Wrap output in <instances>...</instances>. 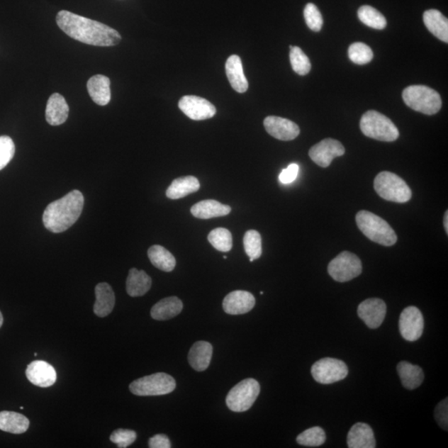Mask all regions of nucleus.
<instances>
[{"mask_svg":"<svg viewBox=\"0 0 448 448\" xmlns=\"http://www.w3.org/2000/svg\"><path fill=\"white\" fill-rule=\"evenodd\" d=\"M56 21L67 35L86 45L111 47L118 45L121 40V34L114 28L69 11L58 13Z\"/></svg>","mask_w":448,"mask_h":448,"instance_id":"nucleus-1","label":"nucleus"},{"mask_svg":"<svg viewBox=\"0 0 448 448\" xmlns=\"http://www.w3.org/2000/svg\"><path fill=\"white\" fill-rule=\"evenodd\" d=\"M84 207V194L79 191H72L48 204L43 213V224L52 233L65 232L79 220Z\"/></svg>","mask_w":448,"mask_h":448,"instance_id":"nucleus-2","label":"nucleus"},{"mask_svg":"<svg viewBox=\"0 0 448 448\" xmlns=\"http://www.w3.org/2000/svg\"><path fill=\"white\" fill-rule=\"evenodd\" d=\"M357 223L369 240L386 247L396 245L398 237L391 225L381 217L366 211L357 214Z\"/></svg>","mask_w":448,"mask_h":448,"instance_id":"nucleus-3","label":"nucleus"},{"mask_svg":"<svg viewBox=\"0 0 448 448\" xmlns=\"http://www.w3.org/2000/svg\"><path fill=\"white\" fill-rule=\"evenodd\" d=\"M405 104L421 113L432 116L437 113L442 107V99L438 92L427 86L415 85L403 91Z\"/></svg>","mask_w":448,"mask_h":448,"instance_id":"nucleus-4","label":"nucleus"},{"mask_svg":"<svg viewBox=\"0 0 448 448\" xmlns=\"http://www.w3.org/2000/svg\"><path fill=\"white\" fill-rule=\"evenodd\" d=\"M360 129L367 138L392 142L398 138L397 126L387 116L376 111H369L360 120Z\"/></svg>","mask_w":448,"mask_h":448,"instance_id":"nucleus-5","label":"nucleus"},{"mask_svg":"<svg viewBox=\"0 0 448 448\" xmlns=\"http://www.w3.org/2000/svg\"><path fill=\"white\" fill-rule=\"evenodd\" d=\"M374 188L382 198L387 201L403 203L410 201L412 191L398 175L383 172L374 179Z\"/></svg>","mask_w":448,"mask_h":448,"instance_id":"nucleus-6","label":"nucleus"},{"mask_svg":"<svg viewBox=\"0 0 448 448\" xmlns=\"http://www.w3.org/2000/svg\"><path fill=\"white\" fill-rule=\"evenodd\" d=\"M177 382L169 374L157 373L136 379L130 384V391L136 396H159L173 392Z\"/></svg>","mask_w":448,"mask_h":448,"instance_id":"nucleus-7","label":"nucleus"},{"mask_svg":"<svg viewBox=\"0 0 448 448\" xmlns=\"http://www.w3.org/2000/svg\"><path fill=\"white\" fill-rule=\"evenodd\" d=\"M260 393V386L254 379L238 383L228 393L226 403L233 412L242 413L250 409Z\"/></svg>","mask_w":448,"mask_h":448,"instance_id":"nucleus-8","label":"nucleus"},{"mask_svg":"<svg viewBox=\"0 0 448 448\" xmlns=\"http://www.w3.org/2000/svg\"><path fill=\"white\" fill-rule=\"evenodd\" d=\"M329 274L339 282L354 279L362 272V262L354 253L345 251L330 262Z\"/></svg>","mask_w":448,"mask_h":448,"instance_id":"nucleus-9","label":"nucleus"},{"mask_svg":"<svg viewBox=\"0 0 448 448\" xmlns=\"http://www.w3.org/2000/svg\"><path fill=\"white\" fill-rule=\"evenodd\" d=\"M347 365L342 360L334 358H323L311 367V374L316 382L323 384L334 383L348 376Z\"/></svg>","mask_w":448,"mask_h":448,"instance_id":"nucleus-10","label":"nucleus"},{"mask_svg":"<svg viewBox=\"0 0 448 448\" xmlns=\"http://www.w3.org/2000/svg\"><path fill=\"white\" fill-rule=\"evenodd\" d=\"M425 328V320L420 309L408 306L404 309L399 318V330L403 339L415 342L420 339Z\"/></svg>","mask_w":448,"mask_h":448,"instance_id":"nucleus-11","label":"nucleus"},{"mask_svg":"<svg viewBox=\"0 0 448 448\" xmlns=\"http://www.w3.org/2000/svg\"><path fill=\"white\" fill-rule=\"evenodd\" d=\"M179 109L194 121L211 119L216 114V108L211 101L197 96H184L179 101Z\"/></svg>","mask_w":448,"mask_h":448,"instance_id":"nucleus-12","label":"nucleus"},{"mask_svg":"<svg viewBox=\"0 0 448 448\" xmlns=\"http://www.w3.org/2000/svg\"><path fill=\"white\" fill-rule=\"evenodd\" d=\"M345 150L340 141L325 139L310 148L309 155L313 162L320 167H328L336 157H342Z\"/></svg>","mask_w":448,"mask_h":448,"instance_id":"nucleus-13","label":"nucleus"},{"mask_svg":"<svg viewBox=\"0 0 448 448\" xmlns=\"http://www.w3.org/2000/svg\"><path fill=\"white\" fill-rule=\"evenodd\" d=\"M386 304L381 299L369 298L358 306V315L370 329H376L383 323L386 315Z\"/></svg>","mask_w":448,"mask_h":448,"instance_id":"nucleus-14","label":"nucleus"},{"mask_svg":"<svg viewBox=\"0 0 448 448\" xmlns=\"http://www.w3.org/2000/svg\"><path fill=\"white\" fill-rule=\"evenodd\" d=\"M264 124L267 133L277 140L289 141L296 139L300 134L298 125L279 116H267Z\"/></svg>","mask_w":448,"mask_h":448,"instance_id":"nucleus-15","label":"nucleus"},{"mask_svg":"<svg viewBox=\"0 0 448 448\" xmlns=\"http://www.w3.org/2000/svg\"><path fill=\"white\" fill-rule=\"evenodd\" d=\"M26 376L34 386L47 388L53 386L57 381V372L50 364L43 360H35L28 365Z\"/></svg>","mask_w":448,"mask_h":448,"instance_id":"nucleus-16","label":"nucleus"},{"mask_svg":"<svg viewBox=\"0 0 448 448\" xmlns=\"http://www.w3.org/2000/svg\"><path fill=\"white\" fill-rule=\"evenodd\" d=\"M254 296L246 291H235L225 296L223 308L227 314L242 315L250 313L254 308Z\"/></svg>","mask_w":448,"mask_h":448,"instance_id":"nucleus-17","label":"nucleus"},{"mask_svg":"<svg viewBox=\"0 0 448 448\" xmlns=\"http://www.w3.org/2000/svg\"><path fill=\"white\" fill-rule=\"evenodd\" d=\"M347 444L349 448L376 447V440L372 428L366 423H355L348 433Z\"/></svg>","mask_w":448,"mask_h":448,"instance_id":"nucleus-18","label":"nucleus"},{"mask_svg":"<svg viewBox=\"0 0 448 448\" xmlns=\"http://www.w3.org/2000/svg\"><path fill=\"white\" fill-rule=\"evenodd\" d=\"M69 114V106L62 95L52 94L46 106V120L51 125H60L66 123Z\"/></svg>","mask_w":448,"mask_h":448,"instance_id":"nucleus-19","label":"nucleus"},{"mask_svg":"<svg viewBox=\"0 0 448 448\" xmlns=\"http://www.w3.org/2000/svg\"><path fill=\"white\" fill-rule=\"evenodd\" d=\"M96 303L94 313L99 318H106L113 310L116 297L113 290L109 284L101 282L95 289Z\"/></svg>","mask_w":448,"mask_h":448,"instance_id":"nucleus-20","label":"nucleus"},{"mask_svg":"<svg viewBox=\"0 0 448 448\" xmlns=\"http://www.w3.org/2000/svg\"><path fill=\"white\" fill-rule=\"evenodd\" d=\"M87 91L92 101L99 106H106L111 101V81L103 75L91 77L87 82Z\"/></svg>","mask_w":448,"mask_h":448,"instance_id":"nucleus-21","label":"nucleus"},{"mask_svg":"<svg viewBox=\"0 0 448 448\" xmlns=\"http://www.w3.org/2000/svg\"><path fill=\"white\" fill-rule=\"evenodd\" d=\"M226 74L233 89L240 94L246 92L248 89V82L243 72L241 58L237 55H232L226 62Z\"/></svg>","mask_w":448,"mask_h":448,"instance_id":"nucleus-22","label":"nucleus"},{"mask_svg":"<svg viewBox=\"0 0 448 448\" xmlns=\"http://www.w3.org/2000/svg\"><path fill=\"white\" fill-rule=\"evenodd\" d=\"M213 347L207 342L194 343L189 353V363L196 371L206 370L211 362Z\"/></svg>","mask_w":448,"mask_h":448,"instance_id":"nucleus-23","label":"nucleus"},{"mask_svg":"<svg viewBox=\"0 0 448 448\" xmlns=\"http://www.w3.org/2000/svg\"><path fill=\"white\" fill-rule=\"evenodd\" d=\"M183 308V303L178 297H167L153 306L150 315L154 320H167L177 316L181 313Z\"/></svg>","mask_w":448,"mask_h":448,"instance_id":"nucleus-24","label":"nucleus"},{"mask_svg":"<svg viewBox=\"0 0 448 448\" xmlns=\"http://www.w3.org/2000/svg\"><path fill=\"white\" fill-rule=\"evenodd\" d=\"M191 211L196 218L208 219L228 215L231 212V207L213 199H208L194 204Z\"/></svg>","mask_w":448,"mask_h":448,"instance_id":"nucleus-25","label":"nucleus"},{"mask_svg":"<svg viewBox=\"0 0 448 448\" xmlns=\"http://www.w3.org/2000/svg\"><path fill=\"white\" fill-rule=\"evenodd\" d=\"M152 280L145 271L131 269L126 280V291L133 297L142 296L152 289Z\"/></svg>","mask_w":448,"mask_h":448,"instance_id":"nucleus-26","label":"nucleus"},{"mask_svg":"<svg viewBox=\"0 0 448 448\" xmlns=\"http://www.w3.org/2000/svg\"><path fill=\"white\" fill-rule=\"evenodd\" d=\"M423 22L428 30L438 40L448 43V21L441 12L436 9L427 11L423 13Z\"/></svg>","mask_w":448,"mask_h":448,"instance_id":"nucleus-27","label":"nucleus"},{"mask_svg":"<svg viewBox=\"0 0 448 448\" xmlns=\"http://www.w3.org/2000/svg\"><path fill=\"white\" fill-rule=\"evenodd\" d=\"M397 371L401 379L403 386L407 389H415L420 387L425 379L422 369L407 362H402L397 365Z\"/></svg>","mask_w":448,"mask_h":448,"instance_id":"nucleus-28","label":"nucleus"},{"mask_svg":"<svg viewBox=\"0 0 448 448\" xmlns=\"http://www.w3.org/2000/svg\"><path fill=\"white\" fill-rule=\"evenodd\" d=\"M201 188L198 179L194 177H184L175 179L167 191V196L170 199H179L196 193Z\"/></svg>","mask_w":448,"mask_h":448,"instance_id":"nucleus-29","label":"nucleus"},{"mask_svg":"<svg viewBox=\"0 0 448 448\" xmlns=\"http://www.w3.org/2000/svg\"><path fill=\"white\" fill-rule=\"evenodd\" d=\"M28 418L16 412H0V430L13 435H21L29 427Z\"/></svg>","mask_w":448,"mask_h":448,"instance_id":"nucleus-30","label":"nucleus"},{"mask_svg":"<svg viewBox=\"0 0 448 448\" xmlns=\"http://www.w3.org/2000/svg\"><path fill=\"white\" fill-rule=\"evenodd\" d=\"M148 257L155 267L164 271H172L177 265V260L172 253L162 246L150 247L148 250Z\"/></svg>","mask_w":448,"mask_h":448,"instance_id":"nucleus-31","label":"nucleus"},{"mask_svg":"<svg viewBox=\"0 0 448 448\" xmlns=\"http://www.w3.org/2000/svg\"><path fill=\"white\" fill-rule=\"evenodd\" d=\"M358 17L359 21L365 26L379 29V30H382L387 26L386 17L381 12H379L377 9L371 6H364L360 7L358 11Z\"/></svg>","mask_w":448,"mask_h":448,"instance_id":"nucleus-32","label":"nucleus"},{"mask_svg":"<svg viewBox=\"0 0 448 448\" xmlns=\"http://www.w3.org/2000/svg\"><path fill=\"white\" fill-rule=\"evenodd\" d=\"M208 242L219 252H230L233 247V237L230 231L223 228H218L209 233Z\"/></svg>","mask_w":448,"mask_h":448,"instance_id":"nucleus-33","label":"nucleus"},{"mask_svg":"<svg viewBox=\"0 0 448 448\" xmlns=\"http://www.w3.org/2000/svg\"><path fill=\"white\" fill-rule=\"evenodd\" d=\"M243 245L250 262L258 259L262 256V237L256 230H248L243 237Z\"/></svg>","mask_w":448,"mask_h":448,"instance_id":"nucleus-34","label":"nucleus"},{"mask_svg":"<svg viewBox=\"0 0 448 448\" xmlns=\"http://www.w3.org/2000/svg\"><path fill=\"white\" fill-rule=\"evenodd\" d=\"M290 61L292 69L300 76L308 74L311 65L310 60L299 47L290 46Z\"/></svg>","mask_w":448,"mask_h":448,"instance_id":"nucleus-35","label":"nucleus"},{"mask_svg":"<svg viewBox=\"0 0 448 448\" xmlns=\"http://www.w3.org/2000/svg\"><path fill=\"white\" fill-rule=\"evenodd\" d=\"M326 440L325 432L320 427H313L301 432L296 438V442L300 445L306 447H320L323 445Z\"/></svg>","mask_w":448,"mask_h":448,"instance_id":"nucleus-36","label":"nucleus"},{"mask_svg":"<svg viewBox=\"0 0 448 448\" xmlns=\"http://www.w3.org/2000/svg\"><path fill=\"white\" fill-rule=\"evenodd\" d=\"M348 55L349 60L359 65H367L374 57L371 48L363 43H352L349 47Z\"/></svg>","mask_w":448,"mask_h":448,"instance_id":"nucleus-37","label":"nucleus"},{"mask_svg":"<svg viewBox=\"0 0 448 448\" xmlns=\"http://www.w3.org/2000/svg\"><path fill=\"white\" fill-rule=\"evenodd\" d=\"M14 153L16 145L13 140L7 135L0 136V170L6 168L11 162Z\"/></svg>","mask_w":448,"mask_h":448,"instance_id":"nucleus-38","label":"nucleus"},{"mask_svg":"<svg viewBox=\"0 0 448 448\" xmlns=\"http://www.w3.org/2000/svg\"><path fill=\"white\" fill-rule=\"evenodd\" d=\"M304 17L306 24L310 30L320 31L323 26V18L318 7L314 4H308L304 9Z\"/></svg>","mask_w":448,"mask_h":448,"instance_id":"nucleus-39","label":"nucleus"},{"mask_svg":"<svg viewBox=\"0 0 448 448\" xmlns=\"http://www.w3.org/2000/svg\"><path fill=\"white\" fill-rule=\"evenodd\" d=\"M138 435L133 430H118L112 432L110 439L120 448H125L133 444Z\"/></svg>","mask_w":448,"mask_h":448,"instance_id":"nucleus-40","label":"nucleus"},{"mask_svg":"<svg viewBox=\"0 0 448 448\" xmlns=\"http://www.w3.org/2000/svg\"><path fill=\"white\" fill-rule=\"evenodd\" d=\"M448 404H447V398L443 399V401L437 404L435 410V418L436 420L439 425V426L443 428V430H447V422H448Z\"/></svg>","mask_w":448,"mask_h":448,"instance_id":"nucleus-41","label":"nucleus"},{"mask_svg":"<svg viewBox=\"0 0 448 448\" xmlns=\"http://www.w3.org/2000/svg\"><path fill=\"white\" fill-rule=\"evenodd\" d=\"M299 165L291 164L286 169L282 170L279 175V180L281 184H289L294 182L299 173Z\"/></svg>","mask_w":448,"mask_h":448,"instance_id":"nucleus-42","label":"nucleus"},{"mask_svg":"<svg viewBox=\"0 0 448 448\" xmlns=\"http://www.w3.org/2000/svg\"><path fill=\"white\" fill-rule=\"evenodd\" d=\"M149 447L150 448H170L172 443L167 435H157L150 438Z\"/></svg>","mask_w":448,"mask_h":448,"instance_id":"nucleus-43","label":"nucleus"},{"mask_svg":"<svg viewBox=\"0 0 448 448\" xmlns=\"http://www.w3.org/2000/svg\"><path fill=\"white\" fill-rule=\"evenodd\" d=\"M448 212L447 211L445 213V215H444V228L447 233V235H448Z\"/></svg>","mask_w":448,"mask_h":448,"instance_id":"nucleus-44","label":"nucleus"},{"mask_svg":"<svg viewBox=\"0 0 448 448\" xmlns=\"http://www.w3.org/2000/svg\"><path fill=\"white\" fill-rule=\"evenodd\" d=\"M4 323V318H3V315L1 313V311H0V328H1V326L3 325Z\"/></svg>","mask_w":448,"mask_h":448,"instance_id":"nucleus-45","label":"nucleus"}]
</instances>
